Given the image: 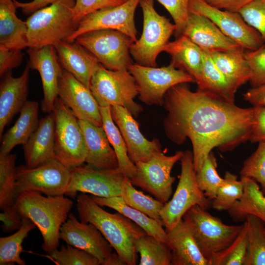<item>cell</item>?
I'll list each match as a JSON object with an SVG mask.
<instances>
[{
	"instance_id": "38",
	"label": "cell",
	"mask_w": 265,
	"mask_h": 265,
	"mask_svg": "<svg viewBox=\"0 0 265 265\" xmlns=\"http://www.w3.org/2000/svg\"><path fill=\"white\" fill-rule=\"evenodd\" d=\"M16 160L15 155H0V208L1 210L14 207L17 199Z\"/></svg>"
},
{
	"instance_id": "18",
	"label": "cell",
	"mask_w": 265,
	"mask_h": 265,
	"mask_svg": "<svg viewBox=\"0 0 265 265\" xmlns=\"http://www.w3.org/2000/svg\"><path fill=\"white\" fill-rule=\"evenodd\" d=\"M58 97L79 120L103 127L100 106L90 90L64 69L59 80Z\"/></svg>"
},
{
	"instance_id": "10",
	"label": "cell",
	"mask_w": 265,
	"mask_h": 265,
	"mask_svg": "<svg viewBox=\"0 0 265 265\" xmlns=\"http://www.w3.org/2000/svg\"><path fill=\"white\" fill-rule=\"evenodd\" d=\"M128 70L137 85L139 99L148 105L161 106L165 95L171 87L181 83L195 82L189 74L171 63L161 67L132 63Z\"/></svg>"
},
{
	"instance_id": "47",
	"label": "cell",
	"mask_w": 265,
	"mask_h": 265,
	"mask_svg": "<svg viewBox=\"0 0 265 265\" xmlns=\"http://www.w3.org/2000/svg\"><path fill=\"white\" fill-rule=\"evenodd\" d=\"M245 57L251 71L252 87L265 83V46L255 51H245Z\"/></svg>"
},
{
	"instance_id": "3",
	"label": "cell",
	"mask_w": 265,
	"mask_h": 265,
	"mask_svg": "<svg viewBox=\"0 0 265 265\" xmlns=\"http://www.w3.org/2000/svg\"><path fill=\"white\" fill-rule=\"evenodd\" d=\"M65 196H44L37 192L25 191L14 206L21 218L30 219L38 228L43 239L42 248L47 253L58 247L60 228L73 205Z\"/></svg>"
},
{
	"instance_id": "46",
	"label": "cell",
	"mask_w": 265,
	"mask_h": 265,
	"mask_svg": "<svg viewBox=\"0 0 265 265\" xmlns=\"http://www.w3.org/2000/svg\"><path fill=\"white\" fill-rule=\"evenodd\" d=\"M169 12L176 26L177 37L183 35L189 14L190 0H157Z\"/></svg>"
},
{
	"instance_id": "26",
	"label": "cell",
	"mask_w": 265,
	"mask_h": 265,
	"mask_svg": "<svg viewBox=\"0 0 265 265\" xmlns=\"http://www.w3.org/2000/svg\"><path fill=\"white\" fill-rule=\"evenodd\" d=\"M166 232L172 254L171 265H209L183 218Z\"/></svg>"
},
{
	"instance_id": "13",
	"label": "cell",
	"mask_w": 265,
	"mask_h": 265,
	"mask_svg": "<svg viewBox=\"0 0 265 265\" xmlns=\"http://www.w3.org/2000/svg\"><path fill=\"white\" fill-rule=\"evenodd\" d=\"M184 152L172 156L159 153L146 161L135 163L136 174L129 180L132 184L149 192L163 204L167 202L172 193L175 178L171 175L174 164L181 159Z\"/></svg>"
},
{
	"instance_id": "22",
	"label": "cell",
	"mask_w": 265,
	"mask_h": 265,
	"mask_svg": "<svg viewBox=\"0 0 265 265\" xmlns=\"http://www.w3.org/2000/svg\"><path fill=\"white\" fill-rule=\"evenodd\" d=\"M183 35L208 51H232L242 48L226 36L208 18L196 13L189 12Z\"/></svg>"
},
{
	"instance_id": "50",
	"label": "cell",
	"mask_w": 265,
	"mask_h": 265,
	"mask_svg": "<svg viewBox=\"0 0 265 265\" xmlns=\"http://www.w3.org/2000/svg\"><path fill=\"white\" fill-rule=\"evenodd\" d=\"M253 108L254 124L249 141L265 142V106H253Z\"/></svg>"
},
{
	"instance_id": "20",
	"label": "cell",
	"mask_w": 265,
	"mask_h": 265,
	"mask_svg": "<svg viewBox=\"0 0 265 265\" xmlns=\"http://www.w3.org/2000/svg\"><path fill=\"white\" fill-rule=\"evenodd\" d=\"M59 238L92 255L100 265L112 251V246L95 225L79 221L72 213L60 228Z\"/></svg>"
},
{
	"instance_id": "45",
	"label": "cell",
	"mask_w": 265,
	"mask_h": 265,
	"mask_svg": "<svg viewBox=\"0 0 265 265\" xmlns=\"http://www.w3.org/2000/svg\"><path fill=\"white\" fill-rule=\"evenodd\" d=\"M239 13L244 21L259 33L265 44V0H253Z\"/></svg>"
},
{
	"instance_id": "48",
	"label": "cell",
	"mask_w": 265,
	"mask_h": 265,
	"mask_svg": "<svg viewBox=\"0 0 265 265\" xmlns=\"http://www.w3.org/2000/svg\"><path fill=\"white\" fill-rule=\"evenodd\" d=\"M126 0H76L74 7L75 20L79 22L86 16L96 11L119 5Z\"/></svg>"
},
{
	"instance_id": "21",
	"label": "cell",
	"mask_w": 265,
	"mask_h": 265,
	"mask_svg": "<svg viewBox=\"0 0 265 265\" xmlns=\"http://www.w3.org/2000/svg\"><path fill=\"white\" fill-rule=\"evenodd\" d=\"M30 68L27 64L22 75L13 77L11 71L2 76L0 84V138L4 128L27 102Z\"/></svg>"
},
{
	"instance_id": "42",
	"label": "cell",
	"mask_w": 265,
	"mask_h": 265,
	"mask_svg": "<svg viewBox=\"0 0 265 265\" xmlns=\"http://www.w3.org/2000/svg\"><path fill=\"white\" fill-rule=\"evenodd\" d=\"M216 168V158L211 152L205 159L200 168L195 172L199 187L211 201L215 197L218 188L224 180L218 174Z\"/></svg>"
},
{
	"instance_id": "55",
	"label": "cell",
	"mask_w": 265,
	"mask_h": 265,
	"mask_svg": "<svg viewBox=\"0 0 265 265\" xmlns=\"http://www.w3.org/2000/svg\"><path fill=\"white\" fill-rule=\"evenodd\" d=\"M102 265H127L116 252H112L101 264Z\"/></svg>"
},
{
	"instance_id": "29",
	"label": "cell",
	"mask_w": 265,
	"mask_h": 265,
	"mask_svg": "<svg viewBox=\"0 0 265 265\" xmlns=\"http://www.w3.org/2000/svg\"><path fill=\"white\" fill-rule=\"evenodd\" d=\"M39 104L27 101L14 125L1 137L0 155L10 154L16 146L24 145L39 125Z\"/></svg>"
},
{
	"instance_id": "24",
	"label": "cell",
	"mask_w": 265,
	"mask_h": 265,
	"mask_svg": "<svg viewBox=\"0 0 265 265\" xmlns=\"http://www.w3.org/2000/svg\"><path fill=\"white\" fill-rule=\"evenodd\" d=\"M54 47L63 69L89 89L91 77L100 63L97 58L76 40L61 41Z\"/></svg>"
},
{
	"instance_id": "28",
	"label": "cell",
	"mask_w": 265,
	"mask_h": 265,
	"mask_svg": "<svg viewBox=\"0 0 265 265\" xmlns=\"http://www.w3.org/2000/svg\"><path fill=\"white\" fill-rule=\"evenodd\" d=\"M16 9L13 0H0V47L22 50L28 47L27 26Z\"/></svg>"
},
{
	"instance_id": "43",
	"label": "cell",
	"mask_w": 265,
	"mask_h": 265,
	"mask_svg": "<svg viewBox=\"0 0 265 265\" xmlns=\"http://www.w3.org/2000/svg\"><path fill=\"white\" fill-rule=\"evenodd\" d=\"M59 265H99L98 259L90 253L67 244L48 253Z\"/></svg>"
},
{
	"instance_id": "23",
	"label": "cell",
	"mask_w": 265,
	"mask_h": 265,
	"mask_svg": "<svg viewBox=\"0 0 265 265\" xmlns=\"http://www.w3.org/2000/svg\"><path fill=\"white\" fill-rule=\"evenodd\" d=\"M55 117L53 112L40 119L35 131L23 145L26 166L34 168L56 159Z\"/></svg>"
},
{
	"instance_id": "15",
	"label": "cell",
	"mask_w": 265,
	"mask_h": 265,
	"mask_svg": "<svg viewBox=\"0 0 265 265\" xmlns=\"http://www.w3.org/2000/svg\"><path fill=\"white\" fill-rule=\"evenodd\" d=\"M189 10L208 18L226 36L245 50L255 51L265 46L259 33L244 21L239 12L217 9L203 0H190Z\"/></svg>"
},
{
	"instance_id": "49",
	"label": "cell",
	"mask_w": 265,
	"mask_h": 265,
	"mask_svg": "<svg viewBox=\"0 0 265 265\" xmlns=\"http://www.w3.org/2000/svg\"><path fill=\"white\" fill-rule=\"evenodd\" d=\"M23 54L21 50L0 47V76L17 67L22 63Z\"/></svg>"
},
{
	"instance_id": "17",
	"label": "cell",
	"mask_w": 265,
	"mask_h": 265,
	"mask_svg": "<svg viewBox=\"0 0 265 265\" xmlns=\"http://www.w3.org/2000/svg\"><path fill=\"white\" fill-rule=\"evenodd\" d=\"M27 64L30 69L37 71L41 79L44 97L41 110L44 113L53 111L54 103L58 97L59 82L62 74V67L54 46L39 48H28Z\"/></svg>"
},
{
	"instance_id": "44",
	"label": "cell",
	"mask_w": 265,
	"mask_h": 265,
	"mask_svg": "<svg viewBox=\"0 0 265 265\" xmlns=\"http://www.w3.org/2000/svg\"><path fill=\"white\" fill-rule=\"evenodd\" d=\"M240 178L252 179L260 184L265 195V142L259 143L256 151L243 162Z\"/></svg>"
},
{
	"instance_id": "1",
	"label": "cell",
	"mask_w": 265,
	"mask_h": 265,
	"mask_svg": "<svg viewBox=\"0 0 265 265\" xmlns=\"http://www.w3.org/2000/svg\"><path fill=\"white\" fill-rule=\"evenodd\" d=\"M162 105L165 135L179 145L190 140L195 172L213 148L231 151L250 140L253 107H240L199 88L192 91L186 83L169 89Z\"/></svg>"
},
{
	"instance_id": "9",
	"label": "cell",
	"mask_w": 265,
	"mask_h": 265,
	"mask_svg": "<svg viewBox=\"0 0 265 265\" xmlns=\"http://www.w3.org/2000/svg\"><path fill=\"white\" fill-rule=\"evenodd\" d=\"M52 112L55 117L56 159L69 169L83 164L86 148L78 119L58 97Z\"/></svg>"
},
{
	"instance_id": "31",
	"label": "cell",
	"mask_w": 265,
	"mask_h": 265,
	"mask_svg": "<svg viewBox=\"0 0 265 265\" xmlns=\"http://www.w3.org/2000/svg\"><path fill=\"white\" fill-rule=\"evenodd\" d=\"M91 198L99 205L111 208L119 212L140 226L149 235L169 244L167 233L161 223L124 203L121 196L107 198L92 195Z\"/></svg>"
},
{
	"instance_id": "7",
	"label": "cell",
	"mask_w": 265,
	"mask_h": 265,
	"mask_svg": "<svg viewBox=\"0 0 265 265\" xmlns=\"http://www.w3.org/2000/svg\"><path fill=\"white\" fill-rule=\"evenodd\" d=\"M181 172L172 199L162 207L160 215L166 231L172 229L192 207L198 205L207 210L212 202L199 187L195 177L193 153L184 152L181 159Z\"/></svg>"
},
{
	"instance_id": "39",
	"label": "cell",
	"mask_w": 265,
	"mask_h": 265,
	"mask_svg": "<svg viewBox=\"0 0 265 265\" xmlns=\"http://www.w3.org/2000/svg\"><path fill=\"white\" fill-rule=\"evenodd\" d=\"M121 197L129 206L163 224L160 212L164 204L136 189L128 179L124 183Z\"/></svg>"
},
{
	"instance_id": "34",
	"label": "cell",
	"mask_w": 265,
	"mask_h": 265,
	"mask_svg": "<svg viewBox=\"0 0 265 265\" xmlns=\"http://www.w3.org/2000/svg\"><path fill=\"white\" fill-rule=\"evenodd\" d=\"M103 128L116 155L119 167L129 180L136 174L135 164L130 159L127 148L121 133L112 118L111 106L100 107Z\"/></svg>"
},
{
	"instance_id": "5",
	"label": "cell",
	"mask_w": 265,
	"mask_h": 265,
	"mask_svg": "<svg viewBox=\"0 0 265 265\" xmlns=\"http://www.w3.org/2000/svg\"><path fill=\"white\" fill-rule=\"evenodd\" d=\"M89 89L100 107L121 106L134 117H137L143 110L134 101L138 95V89L128 70L108 69L100 63L91 77Z\"/></svg>"
},
{
	"instance_id": "19",
	"label": "cell",
	"mask_w": 265,
	"mask_h": 265,
	"mask_svg": "<svg viewBox=\"0 0 265 265\" xmlns=\"http://www.w3.org/2000/svg\"><path fill=\"white\" fill-rule=\"evenodd\" d=\"M111 114L126 143L129 157L133 163L148 161L161 152L159 140H147L140 132L138 123L128 109L121 106H112Z\"/></svg>"
},
{
	"instance_id": "40",
	"label": "cell",
	"mask_w": 265,
	"mask_h": 265,
	"mask_svg": "<svg viewBox=\"0 0 265 265\" xmlns=\"http://www.w3.org/2000/svg\"><path fill=\"white\" fill-rule=\"evenodd\" d=\"M248 234L245 221L238 236L225 249L209 261L210 265H244L247 248Z\"/></svg>"
},
{
	"instance_id": "51",
	"label": "cell",
	"mask_w": 265,
	"mask_h": 265,
	"mask_svg": "<svg viewBox=\"0 0 265 265\" xmlns=\"http://www.w3.org/2000/svg\"><path fill=\"white\" fill-rule=\"evenodd\" d=\"M0 220L2 222L1 229L4 232H11L19 230L22 225V219L14 207L2 210Z\"/></svg>"
},
{
	"instance_id": "41",
	"label": "cell",
	"mask_w": 265,
	"mask_h": 265,
	"mask_svg": "<svg viewBox=\"0 0 265 265\" xmlns=\"http://www.w3.org/2000/svg\"><path fill=\"white\" fill-rule=\"evenodd\" d=\"M224 179L212 202V208L217 211L229 210L243 193V182L238 180L237 175L227 171Z\"/></svg>"
},
{
	"instance_id": "56",
	"label": "cell",
	"mask_w": 265,
	"mask_h": 265,
	"mask_svg": "<svg viewBox=\"0 0 265 265\" xmlns=\"http://www.w3.org/2000/svg\"></svg>"
},
{
	"instance_id": "37",
	"label": "cell",
	"mask_w": 265,
	"mask_h": 265,
	"mask_svg": "<svg viewBox=\"0 0 265 265\" xmlns=\"http://www.w3.org/2000/svg\"><path fill=\"white\" fill-rule=\"evenodd\" d=\"M245 221L248 243L244 265H265V223L252 214Z\"/></svg>"
},
{
	"instance_id": "54",
	"label": "cell",
	"mask_w": 265,
	"mask_h": 265,
	"mask_svg": "<svg viewBox=\"0 0 265 265\" xmlns=\"http://www.w3.org/2000/svg\"><path fill=\"white\" fill-rule=\"evenodd\" d=\"M242 96L244 100L253 106H265V83L251 87Z\"/></svg>"
},
{
	"instance_id": "2",
	"label": "cell",
	"mask_w": 265,
	"mask_h": 265,
	"mask_svg": "<svg viewBox=\"0 0 265 265\" xmlns=\"http://www.w3.org/2000/svg\"><path fill=\"white\" fill-rule=\"evenodd\" d=\"M76 206L80 221L95 225L127 265H136L135 242L146 233L143 229L119 212H106L84 193L78 196Z\"/></svg>"
},
{
	"instance_id": "4",
	"label": "cell",
	"mask_w": 265,
	"mask_h": 265,
	"mask_svg": "<svg viewBox=\"0 0 265 265\" xmlns=\"http://www.w3.org/2000/svg\"><path fill=\"white\" fill-rule=\"evenodd\" d=\"M76 0H60L37 10L26 20L28 48H39L67 41L76 30Z\"/></svg>"
},
{
	"instance_id": "36",
	"label": "cell",
	"mask_w": 265,
	"mask_h": 265,
	"mask_svg": "<svg viewBox=\"0 0 265 265\" xmlns=\"http://www.w3.org/2000/svg\"><path fill=\"white\" fill-rule=\"evenodd\" d=\"M22 225L14 234L0 238V265H26L20 257L24 251L22 243L28 233L36 226L29 219L22 217Z\"/></svg>"
},
{
	"instance_id": "52",
	"label": "cell",
	"mask_w": 265,
	"mask_h": 265,
	"mask_svg": "<svg viewBox=\"0 0 265 265\" xmlns=\"http://www.w3.org/2000/svg\"><path fill=\"white\" fill-rule=\"evenodd\" d=\"M209 5L219 9L239 12L253 0H203Z\"/></svg>"
},
{
	"instance_id": "8",
	"label": "cell",
	"mask_w": 265,
	"mask_h": 265,
	"mask_svg": "<svg viewBox=\"0 0 265 265\" xmlns=\"http://www.w3.org/2000/svg\"><path fill=\"white\" fill-rule=\"evenodd\" d=\"M183 219L188 226L202 254L209 262L233 242L242 227V224H225L221 219L197 205L190 208Z\"/></svg>"
},
{
	"instance_id": "25",
	"label": "cell",
	"mask_w": 265,
	"mask_h": 265,
	"mask_svg": "<svg viewBox=\"0 0 265 265\" xmlns=\"http://www.w3.org/2000/svg\"><path fill=\"white\" fill-rule=\"evenodd\" d=\"M79 122L85 141L86 164L101 169L118 168L116 155L103 127L85 120H79Z\"/></svg>"
},
{
	"instance_id": "53",
	"label": "cell",
	"mask_w": 265,
	"mask_h": 265,
	"mask_svg": "<svg viewBox=\"0 0 265 265\" xmlns=\"http://www.w3.org/2000/svg\"><path fill=\"white\" fill-rule=\"evenodd\" d=\"M17 8H20L26 15H30L37 10L47 6L60 0H32L31 1L21 2L13 0Z\"/></svg>"
},
{
	"instance_id": "14",
	"label": "cell",
	"mask_w": 265,
	"mask_h": 265,
	"mask_svg": "<svg viewBox=\"0 0 265 265\" xmlns=\"http://www.w3.org/2000/svg\"><path fill=\"white\" fill-rule=\"evenodd\" d=\"M71 172L65 195L73 197L78 192L104 198L121 196L124 183L128 179L119 167L101 169L83 163L71 168Z\"/></svg>"
},
{
	"instance_id": "12",
	"label": "cell",
	"mask_w": 265,
	"mask_h": 265,
	"mask_svg": "<svg viewBox=\"0 0 265 265\" xmlns=\"http://www.w3.org/2000/svg\"><path fill=\"white\" fill-rule=\"evenodd\" d=\"M71 176V169L56 159L29 168L24 165L16 167V192L35 191L46 196L65 195Z\"/></svg>"
},
{
	"instance_id": "32",
	"label": "cell",
	"mask_w": 265,
	"mask_h": 265,
	"mask_svg": "<svg viewBox=\"0 0 265 265\" xmlns=\"http://www.w3.org/2000/svg\"><path fill=\"white\" fill-rule=\"evenodd\" d=\"M244 191L241 197L228 211L235 222L245 221L248 214L255 215L265 223V195L254 180L241 177Z\"/></svg>"
},
{
	"instance_id": "27",
	"label": "cell",
	"mask_w": 265,
	"mask_h": 265,
	"mask_svg": "<svg viewBox=\"0 0 265 265\" xmlns=\"http://www.w3.org/2000/svg\"><path fill=\"white\" fill-rule=\"evenodd\" d=\"M163 52L170 56V63L189 74L197 85L200 83L204 60L203 51L200 47L182 35L169 41Z\"/></svg>"
},
{
	"instance_id": "11",
	"label": "cell",
	"mask_w": 265,
	"mask_h": 265,
	"mask_svg": "<svg viewBox=\"0 0 265 265\" xmlns=\"http://www.w3.org/2000/svg\"><path fill=\"white\" fill-rule=\"evenodd\" d=\"M75 40L108 69L128 70L132 63L130 47L133 41L120 31L111 29L95 30L83 34Z\"/></svg>"
},
{
	"instance_id": "16",
	"label": "cell",
	"mask_w": 265,
	"mask_h": 265,
	"mask_svg": "<svg viewBox=\"0 0 265 265\" xmlns=\"http://www.w3.org/2000/svg\"><path fill=\"white\" fill-rule=\"evenodd\" d=\"M140 1L128 0L119 5L104 8L86 16L79 22L76 30L67 41H74L88 32L111 29L120 31L135 41L137 31L134 14Z\"/></svg>"
},
{
	"instance_id": "33",
	"label": "cell",
	"mask_w": 265,
	"mask_h": 265,
	"mask_svg": "<svg viewBox=\"0 0 265 265\" xmlns=\"http://www.w3.org/2000/svg\"><path fill=\"white\" fill-rule=\"evenodd\" d=\"M203 51L202 79L198 88L223 100L235 103L236 90L220 71L209 52Z\"/></svg>"
},
{
	"instance_id": "35",
	"label": "cell",
	"mask_w": 265,
	"mask_h": 265,
	"mask_svg": "<svg viewBox=\"0 0 265 265\" xmlns=\"http://www.w3.org/2000/svg\"><path fill=\"white\" fill-rule=\"evenodd\" d=\"M136 252L140 254V265H171V250L168 244L146 233L135 242Z\"/></svg>"
},
{
	"instance_id": "30",
	"label": "cell",
	"mask_w": 265,
	"mask_h": 265,
	"mask_svg": "<svg viewBox=\"0 0 265 265\" xmlns=\"http://www.w3.org/2000/svg\"><path fill=\"white\" fill-rule=\"evenodd\" d=\"M245 50L241 48L232 51H207L216 67L236 91L251 77Z\"/></svg>"
},
{
	"instance_id": "6",
	"label": "cell",
	"mask_w": 265,
	"mask_h": 265,
	"mask_svg": "<svg viewBox=\"0 0 265 265\" xmlns=\"http://www.w3.org/2000/svg\"><path fill=\"white\" fill-rule=\"evenodd\" d=\"M143 14V29L139 39L130 47V53L136 63L157 67V59L163 52L176 26L165 16L159 15L154 7V0H140Z\"/></svg>"
}]
</instances>
